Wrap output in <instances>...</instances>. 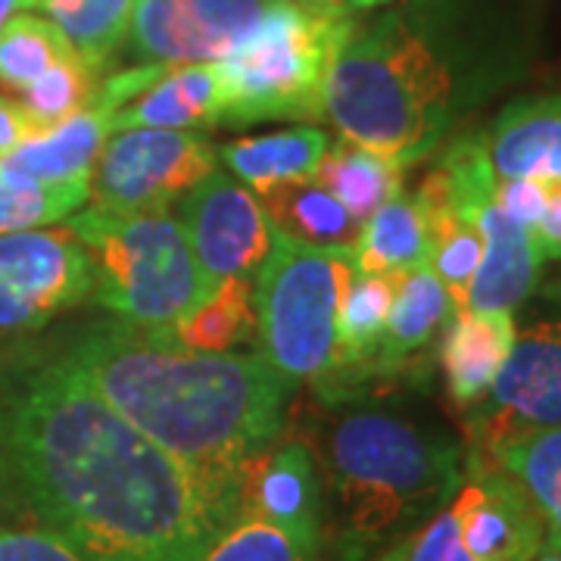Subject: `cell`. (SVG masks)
Masks as SVG:
<instances>
[{
    "label": "cell",
    "mask_w": 561,
    "mask_h": 561,
    "mask_svg": "<svg viewBox=\"0 0 561 561\" xmlns=\"http://www.w3.org/2000/svg\"><path fill=\"white\" fill-rule=\"evenodd\" d=\"M0 412L32 522L81 561H201L238 515L60 356L0 375Z\"/></svg>",
    "instance_id": "1"
},
{
    "label": "cell",
    "mask_w": 561,
    "mask_h": 561,
    "mask_svg": "<svg viewBox=\"0 0 561 561\" xmlns=\"http://www.w3.org/2000/svg\"><path fill=\"white\" fill-rule=\"evenodd\" d=\"M57 356L234 508L247 468L278 443L294 393L260 350L201 353L128 321L94 324Z\"/></svg>",
    "instance_id": "2"
},
{
    "label": "cell",
    "mask_w": 561,
    "mask_h": 561,
    "mask_svg": "<svg viewBox=\"0 0 561 561\" xmlns=\"http://www.w3.org/2000/svg\"><path fill=\"white\" fill-rule=\"evenodd\" d=\"M343 561H365L437 515L465 478V446L446 431L356 409L321 437Z\"/></svg>",
    "instance_id": "3"
},
{
    "label": "cell",
    "mask_w": 561,
    "mask_h": 561,
    "mask_svg": "<svg viewBox=\"0 0 561 561\" xmlns=\"http://www.w3.org/2000/svg\"><path fill=\"white\" fill-rule=\"evenodd\" d=\"M453 113V66L402 13L356 25L324 81V119L402 169L440 147Z\"/></svg>",
    "instance_id": "4"
},
{
    "label": "cell",
    "mask_w": 561,
    "mask_h": 561,
    "mask_svg": "<svg viewBox=\"0 0 561 561\" xmlns=\"http://www.w3.org/2000/svg\"><path fill=\"white\" fill-rule=\"evenodd\" d=\"M94 262V300L119 321L169 328L203 297L187 234L169 213H103L81 206L62 221Z\"/></svg>",
    "instance_id": "5"
},
{
    "label": "cell",
    "mask_w": 561,
    "mask_h": 561,
    "mask_svg": "<svg viewBox=\"0 0 561 561\" xmlns=\"http://www.w3.org/2000/svg\"><path fill=\"white\" fill-rule=\"evenodd\" d=\"M353 28V16H328L297 0H278L256 35L219 60L221 122L324 119V81Z\"/></svg>",
    "instance_id": "6"
},
{
    "label": "cell",
    "mask_w": 561,
    "mask_h": 561,
    "mask_svg": "<svg viewBox=\"0 0 561 561\" xmlns=\"http://www.w3.org/2000/svg\"><path fill=\"white\" fill-rule=\"evenodd\" d=\"M356 275L350 250H319L272 231V250L256 268V343L287 381L319 387L337 365V312Z\"/></svg>",
    "instance_id": "7"
},
{
    "label": "cell",
    "mask_w": 561,
    "mask_h": 561,
    "mask_svg": "<svg viewBox=\"0 0 561 561\" xmlns=\"http://www.w3.org/2000/svg\"><path fill=\"white\" fill-rule=\"evenodd\" d=\"M94 297V262L66 225L0 234V368L66 309Z\"/></svg>",
    "instance_id": "8"
},
{
    "label": "cell",
    "mask_w": 561,
    "mask_h": 561,
    "mask_svg": "<svg viewBox=\"0 0 561 561\" xmlns=\"http://www.w3.org/2000/svg\"><path fill=\"white\" fill-rule=\"evenodd\" d=\"M216 165V147L197 131L125 128L103 144L88 181V203L122 216L169 213Z\"/></svg>",
    "instance_id": "9"
},
{
    "label": "cell",
    "mask_w": 561,
    "mask_h": 561,
    "mask_svg": "<svg viewBox=\"0 0 561 561\" xmlns=\"http://www.w3.org/2000/svg\"><path fill=\"white\" fill-rule=\"evenodd\" d=\"M181 228L197 262L203 294L228 278H253L272 250V225L260 197L219 169L181 197Z\"/></svg>",
    "instance_id": "10"
},
{
    "label": "cell",
    "mask_w": 561,
    "mask_h": 561,
    "mask_svg": "<svg viewBox=\"0 0 561 561\" xmlns=\"http://www.w3.org/2000/svg\"><path fill=\"white\" fill-rule=\"evenodd\" d=\"M278 0H135L131 50L144 62H219L256 35Z\"/></svg>",
    "instance_id": "11"
},
{
    "label": "cell",
    "mask_w": 561,
    "mask_h": 561,
    "mask_svg": "<svg viewBox=\"0 0 561 561\" xmlns=\"http://www.w3.org/2000/svg\"><path fill=\"white\" fill-rule=\"evenodd\" d=\"M468 419V449H481L512 431L561 427V319L540 321L515 337L493 390Z\"/></svg>",
    "instance_id": "12"
},
{
    "label": "cell",
    "mask_w": 561,
    "mask_h": 561,
    "mask_svg": "<svg viewBox=\"0 0 561 561\" xmlns=\"http://www.w3.org/2000/svg\"><path fill=\"white\" fill-rule=\"evenodd\" d=\"M449 512L478 561H534L542 552L546 534L537 505L490 459L465 453V478Z\"/></svg>",
    "instance_id": "13"
},
{
    "label": "cell",
    "mask_w": 561,
    "mask_h": 561,
    "mask_svg": "<svg viewBox=\"0 0 561 561\" xmlns=\"http://www.w3.org/2000/svg\"><path fill=\"white\" fill-rule=\"evenodd\" d=\"M474 225L483 238V256L468 287L465 309L515 312L534 294L546 262L534 228L508 219L496 201L483 203L474 213Z\"/></svg>",
    "instance_id": "14"
},
{
    "label": "cell",
    "mask_w": 561,
    "mask_h": 561,
    "mask_svg": "<svg viewBox=\"0 0 561 561\" xmlns=\"http://www.w3.org/2000/svg\"><path fill=\"white\" fill-rule=\"evenodd\" d=\"M225 119V81L219 62L165 66L140 94L116 110L113 131L172 128L194 131Z\"/></svg>",
    "instance_id": "15"
},
{
    "label": "cell",
    "mask_w": 561,
    "mask_h": 561,
    "mask_svg": "<svg viewBox=\"0 0 561 561\" xmlns=\"http://www.w3.org/2000/svg\"><path fill=\"white\" fill-rule=\"evenodd\" d=\"M518 328L512 312L459 309L446 321L440 341V368L449 400L471 412L486 400L502 362L508 359Z\"/></svg>",
    "instance_id": "16"
},
{
    "label": "cell",
    "mask_w": 561,
    "mask_h": 561,
    "mask_svg": "<svg viewBox=\"0 0 561 561\" xmlns=\"http://www.w3.org/2000/svg\"><path fill=\"white\" fill-rule=\"evenodd\" d=\"M496 179H561V94L508 103L483 135Z\"/></svg>",
    "instance_id": "17"
},
{
    "label": "cell",
    "mask_w": 561,
    "mask_h": 561,
    "mask_svg": "<svg viewBox=\"0 0 561 561\" xmlns=\"http://www.w3.org/2000/svg\"><path fill=\"white\" fill-rule=\"evenodd\" d=\"M113 131V113L91 101L81 113L41 131L7 153L0 165L38 184L91 181V169L101 157L106 135Z\"/></svg>",
    "instance_id": "18"
},
{
    "label": "cell",
    "mask_w": 561,
    "mask_h": 561,
    "mask_svg": "<svg viewBox=\"0 0 561 561\" xmlns=\"http://www.w3.org/2000/svg\"><path fill=\"white\" fill-rule=\"evenodd\" d=\"M238 512L287 524H321V483L302 443H275L247 468Z\"/></svg>",
    "instance_id": "19"
},
{
    "label": "cell",
    "mask_w": 561,
    "mask_h": 561,
    "mask_svg": "<svg viewBox=\"0 0 561 561\" xmlns=\"http://www.w3.org/2000/svg\"><path fill=\"white\" fill-rule=\"evenodd\" d=\"M453 312H456V306L449 300L446 287L427 265L402 275L378 350L362 368V375L397 371L402 362L412 359L419 350H424L440 334L446 321L453 319Z\"/></svg>",
    "instance_id": "20"
},
{
    "label": "cell",
    "mask_w": 561,
    "mask_h": 561,
    "mask_svg": "<svg viewBox=\"0 0 561 561\" xmlns=\"http://www.w3.org/2000/svg\"><path fill=\"white\" fill-rule=\"evenodd\" d=\"M465 453L490 459L522 483L542 518V549H561V427L512 431Z\"/></svg>",
    "instance_id": "21"
},
{
    "label": "cell",
    "mask_w": 561,
    "mask_h": 561,
    "mask_svg": "<svg viewBox=\"0 0 561 561\" xmlns=\"http://www.w3.org/2000/svg\"><path fill=\"white\" fill-rule=\"evenodd\" d=\"M256 197L272 231L287 241L350 253L359 243L362 221L353 219L316 179L284 181Z\"/></svg>",
    "instance_id": "22"
},
{
    "label": "cell",
    "mask_w": 561,
    "mask_h": 561,
    "mask_svg": "<svg viewBox=\"0 0 561 561\" xmlns=\"http://www.w3.org/2000/svg\"><path fill=\"white\" fill-rule=\"evenodd\" d=\"M328 147H331V138L321 128L300 125V128H287L275 135L231 140L216 153L231 169L234 179L260 194L284 181L316 179Z\"/></svg>",
    "instance_id": "23"
},
{
    "label": "cell",
    "mask_w": 561,
    "mask_h": 561,
    "mask_svg": "<svg viewBox=\"0 0 561 561\" xmlns=\"http://www.w3.org/2000/svg\"><path fill=\"white\" fill-rule=\"evenodd\" d=\"M160 331L179 346L201 353H231L241 343L256 341L253 278L221 280Z\"/></svg>",
    "instance_id": "24"
},
{
    "label": "cell",
    "mask_w": 561,
    "mask_h": 561,
    "mask_svg": "<svg viewBox=\"0 0 561 561\" xmlns=\"http://www.w3.org/2000/svg\"><path fill=\"white\" fill-rule=\"evenodd\" d=\"M316 181L353 219L365 225L383 203L402 194V165L365 150L356 140L341 138L328 147Z\"/></svg>",
    "instance_id": "25"
},
{
    "label": "cell",
    "mask_w": 561,
    "mask_h": 561,
    "mask_svg": "<svg viewBox=\"0 0 561 561\" xmlns=\"http://www.w3.org/2000/svg\"><path fill=\"white\" fill-rule=\"evenodd\" d=\"M427 253H431V231L419 201L409 194H397L362 225L353 262L359 272L409 275L427 265Z\"/></svg>",
    "instance_id": "26"
},
{
    "label": "cell",
    "mask_w": 561,
    "mask_h": 561,
    "mask_svg": "<svg viewBox=\"0 0 561 561\" xmlns=\"http://www.w3.org/2000/svg\"><path fill=\"white\" fill-rule=\"evenodd\" d=\"M400 278L402 275H378V272L356 268V275L346 284L341 312H337V365L331 375L350 371L353 381L359 378L362 368L378 350Z\"/></svg>",
    "instance_id": "27"
},
{
    "label": "cell",
    "mask_w": 561,
    "mask_h": 561,
    "mask_svg": "<svg viewBox=\"0 0 561 561\" xmlns=\"http://www.w3.org/2000/svg\"><path fill=\"white\" fill-rule=\"evenodd\" d=\"M321 524H287L238 512L201 561H319Z\"/></svg>",
    "instance_id": "28"
},
{
    "label": "cell",
    "mask_w": 561,
    "mask_h": 561,
    "mask_svg": "<svg viewBox=\"0 0 561 561\" xmlns=\"http://www.w3.org/2000/svg\"><path fill=\"white\" fill-rule=\"evenodd\" d=\"M38 7L98 76L119 54L135 13V0H38Z\"/></svg>",
    "instance_id": "29"
},
{
    "label": "cell",
    "mask_w": 561,
    "mask_h": 561,
    "mask_svg": "<svg viewBox=\"0 0 561 561\" xmlns=\"http://www.w3.org/2000/svg\"><path fill=\"white\" fill-rule=\"evenodd\" d=\"M69 54L76 47L47 16L20 13L0 28V88L20 94Z\"/></svg>",
    "instance_id": "30"
},
{
    "label": "cell",
    "mask_w": 561,
    "mask_h": 561,
    "mask_svg": "<svg viewBox=\"0 0 561 561\" xmlns=\"http://www.w3.org/2000/svg\"><path fill=\"white\" fill-rule=\"evenodd\" d=\"M431 231V253H427V268L440 278L456 312L465 309L468 287L478 272L483 256V238L478 225L461 219L453 209H421Z\"/></svg>",
    "instance_id": "31"
},
{
    "label": "cell",
    "mask_w": 561,
    "mask_h": 561,
    "mask_svg": "<svg viewBox=\"0 0 561 561\" xmlns=\"http://www.w3.org/2000/svg\"><path fill=\"white\" fill-rule=\"evenodd\" d=\"M88 203V181L38 184L0 165V234L60 225Z\"/></svg>",
    "instance_id": "32"
},
{
    "label": "cell",
    "mask_w": 561,
    "mask_h": 561,
    "mask_svg": "<svg viewBox=\"0 0 561 561\" xmlns=\"http://www.w3.org/2000/svg\"><path fill=\"white\" fill-rule=\"evenodd\" d=\"M98 72L81 60L79 54H69L66 60L50 66L41 79H35L25 91H20L22 110L32 119L35 135L60 125L69 116L81 113L98 94Z\"/></svg>",
    "instance_id": "33"
},
{
    "label": "cell",
    "mask_w": 561,
    "mask_h": 561,
    "mask_svg": "<svg viewBox=\"0 0 561 561\" xmlns=\"http://www.w3.org/2000/svg\"><path fill=\"white\" fill-rule=\"evenodd\" d=\"M371 561H478V556L461 537L456 515L446 502L437 515L378 549Z\"/></svg>",
    "instance_id": "34"
},
{
    "label": "cell",
    "mask_w": 561,
    "mask_h": 561,
    "mask_svg": "<svg viewBox=\"0 0 561 561\" xmlns=\"http://www.w3.org/2000/svg\"><path fill=\"white\" fill-rule=\"evenodd\" d=\"M0 561H81V556L50 530L28 524L0 530Z\"/></svg>",
    "instance_id": "35"
},
{
    "label": "cell",
    "mask_w": 561,
    "mask_h": 561,
    "mask_svg": "<svg viewBox=\"0 0 561 561\" xmlns=\"http://www.w3.org/2000/svg\"><path fill=\"white\" fill-rule=\"evenodd\" d=\"M32 515L22 496L20 474H16V461H13V449H10V437H7V421L0 412V530L10 527H28Z\"/></svg>",
    "instance_id": "36"
},
{
    "label": "cell",
    "mask_w": 561,
    "mask_h": 561,
    "mask_svg": "<svg viewBox=\"0 0 561 561\" xmlns=\"http://www.w3.org/2000/svg\"><path fill=\"white\" fill-rule=\"evenodd\" d=\"M493 201L508 219L522 221L527 228H534L540 221L546 209V181L542 179H508L496 181V194Z\"/></svg>",
    "instance_id": "37"
},
{
    "label": "cell",
    "mask_w": 561,
    "mask_h": 561,
    "mask_svg": "<svg viewBox=\"0 0 561 561\" xmlns=\"http://www.w3.org/2000/svg\"><path fill=\"white\" fill-rule=\"evenodd\" d=\"M546 181V209L534 225V238L540 243L542 260H561V179Z\"/></svg>",
    "instance_id": "38"
},
{
    "label": "cell",
    "mask_w": 561,
    "mask_h": 561,
    "mask_svg": "<svg viewBox=\"0 0 561 561\" xmlns=\"http://www.w3.org/2000/svg\"><path fill=\"white\" fill-rule=\"evenodd\" d=\"M28 138H35V128H32V119L25 116L22 103L0 94V160Z\"/></svg>",
    "instance_id": "39"
},
{
    "label": "cell",
    "mask_w": 561,
    "mask_h": 561,
    "mask_svg": "<svg viewBox=\"0 0 561 561\" xmlns=\"http://www.w3.org/2000/svg\"><path fill=\"white\" fill-rule=\"evenodd\" d=\"M302 7H309V10H316V13H328V16H353L350 10H346V3L343 0H297Z\"/></svg>",
    "instance_id": "40"
},
{
    "label": "cell",
    "mask_w": 561,
    "mask_h": 561,
    "mask_svg": "<svg viewBox=\"0 0 561 561\" xmlns=\"http://www.w3.org/2000/svg\"><path fill=\"white\" fill-rule=\"evenodd\" d=\"M35 3H38V0H0V28L13 20V16H20V13H25V10H32Z\"/></svg>",
    "instance_id": "41"
},
{
    "label": "cell",
    "mask_w": 561,
    "mask_h": 561,
    "mask_svg": "<svg viewBox=\"0 0 561 561\" xmlns=\"http://www.w3.org/2000/svg\"><path fill=\"white\" fill-rule=\"evenodd\" d=\"M343 3H346L350 13H368V10H381V7L393 3V0H343Z\"/></svg>",
    "instance_id": "42"
},
{
    "label": "cell",
    "mask_w": 561,
    "mask_h": 561,
    "mask_svg": "<svg viewBox=\"0 0 561 561\" xmlns=\"http://www.w3.org/2000/svg\"><path fill=\"white\" fill-rule=\"evenodd\" d=\"M534 561H561V549H542Z\"/></svg>",
    "instance_id": "43"
},
{
    "label": "cell",
    "mask_w": 561,
    "mask_h": 561,
    "mask_svg": "<svg viewBox=\"0 0 561 561\" xmlns=\"http://www.w3.org/2000/svg\"><path fill=\"white\" fill-rule=\"evenodd\" d=\"M552 297H559V300H561V280L556 284V287H552Z\"/></svg>",
    "instance_id": "44"
}]
</instances>
